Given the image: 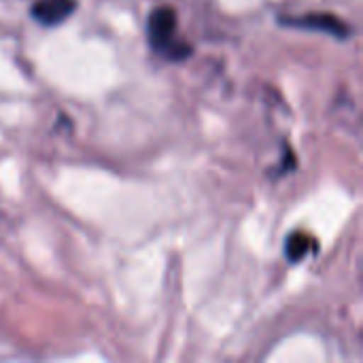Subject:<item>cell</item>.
Masks as SVG:
<instances>
[{"label": "cell", "mask_w": 363, "mask_h": 363, "mask_svg": "<svg viewBox=\"0 0 363 363\" xmlns=\"http://www.w3.org/2000/svg\"><path fill=\"white\" fill-rule=\"evenodd\" d=\"M147 36L153 51H157L170 62H183L194 53L191 45L177 36V13L168 4L151 11L147 21Z\"/></svg>", "instance_id": "obj_1"}, {"label": "cell", "mask_w": 363, "mask_h": 363, "mask_svg": "<svg viewBox=\"0 0 363 363\" xmlns=\"http://www.w3.org/2000/svg\"><path fill=\"white\" fill-rule=\"evenodd\" d=\"M277 21L281 26L289 28H302V30H315L332 34L340 40H347L351 36V28L336 15L330 13H306V15H279Z\"/></svg>", "instance_id": "obj_2"}, {"label": "cell", "mask_w": 363, "mask_h": 363, "mask_svg": "<svg viewBox=\"0 0 363 363\" xmlns=\"http://www.w3.org/2000/svg\"><path fill=\"white\" fill-rule=\"evenodd\" d=\"M313 251H317V240L306 232H291L285 240V255L291 264L302 262Z\"/></svg>", "instance_id": "obj_4"}, {"label": "cell", "mask_w": 363, "mask_h": 363, "mask_svg": "<svg viewBox=\"0 0 363 363\" xmlns=\"http://www.w3.org/2000/svg\"><path fill=\"white\" fill-rule=\"evenodd\" d=\"M77 0H36L32 4V17L43 26H57L72 15Z\"/></svg>", "instance_id": "obj_3"}, {"label": "cell", "mask_w": 363, "mask_h": 363, "mask_svg": "<svg viewBox=\"0 0 363 363\" xmlns=\"http://www.w3.org/2000/svg\"><path fill=\"white\" fill-rule=\"evenodd\" d=\"M296 166H298V162H296V153H294L289 147H285L283 166H281V168H277V170H272V174H285V172H291V170H296Z\"/></svg>", "instance_id": "obj_5"}]
</instances>
